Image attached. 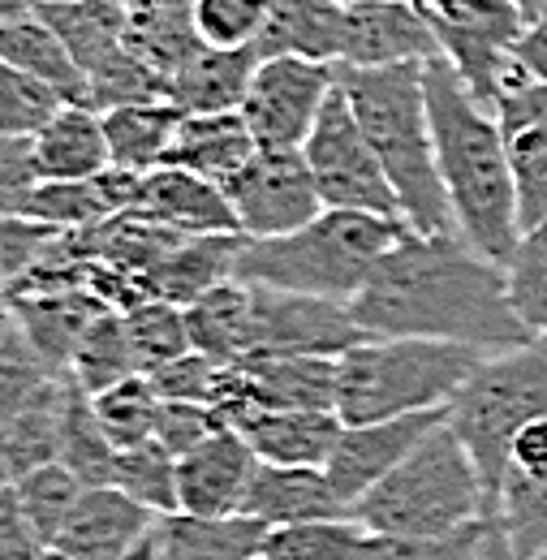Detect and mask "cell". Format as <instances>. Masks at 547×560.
Here are the masks:
<instances>
[{"label":"cell","mask_w":547,"mask_h":560,"mask_svg":"<svg viewBox=\"0 0 547 560\" xmlns=\"http://www.w3.org/2000/svg\"><path fill=\"white\" fill-rule=\"evenodd\" d=\"M229 375H233V366H224V362H216V358H207V353L190 350V353H182V358H173V362H164V366H155L147 380H151V388H155L164 401L216 406L220 393H224V384H229Z\"/></svg>","instance_id":"cell-46"},{"label":"cell","mask_w":547,"mask_h":560,"mask_svg":"<svg viewBox=\"0 0 547 560\" xmlns=\"http://www.w3.org/2000/svg\"><path fill=\"white\" fill-rule=\"evenodd\" d=\"M35 160H39L44 182H86L113 168L104 113L91 104H66L35 135Z\"/></svg>","instance_id":"cell-26"},{"label":"cell","mask_w":547,"mask_h":560,"mask_svg":"<svg viewBox=\"0 0 547 560\" xmlns=\"http://www.w3.org/2000/svg\"><path fill=\"white\" fill-rule=\"evenodd\" d=\"M44 560H69V557H66V552H57V548H53V552H48Z\"/></svg>","instance_id":"cell-58"},{"label":"cell","mask_w":547,"mask_h":560,"mask_svg":"<svg viewBox=\"0 0 547 560\" xmlns=\"http://www.w3.org/2000/svg\"><path fill=\"white\" fill-rule=\"evenodd\" d=\"M509 470H526V475H547V419L531 422L517 440H513V457Z\"/></svg>","instance_id":"cell-52"},{"label":"cell","mask_w":547,"mask_h":560,"mask_svg":"<svg viewBox=\"0 0 547 560\" xmlns=\"http://www.w3.org/2000/svg\"><path fill=\"white\" fill-rule=\"evenodd\" d=\"M39 4H53V0H0V18H18V13H35ZM130 4V0H121Z\"/></svg>","instance_id":"cell-55"},{"label":"cell","mask_w":547,"mask_h":560,"mask_svg":"<svg viewBox=\"0 0 547 560\" xmlns=\"http://www.w3.org/2000/svg\"><path fill=\"white\" fill-rule=\"evenodd\" d=\"M341 4H375V0H341Z\"/></svg>","instance_id":"cell-59"},{"label":"cell","mask_w":547,"mask_h":560,"mask_svg":"<svg viewBox=\"0 0 547 560\" xmlns=\"http://www.w3.org/2000/svg\"><path fill=\"white\" fill-rule=\"evenodd\" d=\"M4 488L13 491V500H18V509H22V517H26V526L53 548L57 544V535L66 530L69 513H73V504H78V495L86 491V483L69 470L66 462H48V466H35V470H26L22 479H9Z\"/></svg>","instance_id":"cell-37"},{"label":"cell","mask_w":547,"mask_h":560,"mask_svg":"<svg viewBox=\"0 0 547 560\" xmlns=\"http://www.w3.org/2000/svg\"><path fill=\"white\" fill-rule=\"evenodd\" d=\"M547 419V341H531L517 350L487 353L479 371L449 406V427L466 444L487 488V513L496 517L500 483L509 475L513 440Z\"/></svg>","instance_id":"cell-7"},{"label":"cell","mask_w":547,"mask_h":560,"mask_svg":"<svg viewBox=\"0 0 547 560\" xmlns=\"http://www.w3.org/2000/svg\"><path fill=\"white\" fill-rule=\"evenodd\" d=\"M337 66L333 61H306V57H264L255 82L246 91L242 117L259 147L302 151L324 104L337 91Z\"/></svg>","instance_id":"cell-10"},{"label":"cell","mask_w":547,"mask_h":560,"mask_svg":"<svg viewBox=\"0 0 547 560\" xmlns=\"http://www.w3.org/2000/svg\"><path fill=\"white\" fill-rule=\"evenodd\" d=\"M487 526H475L453 539H380L371 560H479V544Z\"/></svg>","instance_id":"cell-50"},{"label":"cell","mask_w":547,"mask_h":560,"mask_svg":"<svg viewBox=\"0 0 547 560\" xmlns=\"http://www.w3.org/2000/svg\"><path fill=\"white\" fill-rule=\"evenodd\" d=\"M479 560H535V557H522V552L509 544V535L500 530V522L491 517V522H487V530H482Z\"/></svg>","instance_id":"cell-54"},{"label":"cell","mask_w":547,"mask_h":560,"mask_svg":"<svg viewBox=\"0 0 547 560\" xmlns=\"http://www.w3.org/2000/svg\"><path fill=\"white\" fill-rule=\"evenodd\" d=\"M255 151H259V142H255L242 113H203V117L182 121L177 142L168 151V164L190 168L207 182L224 186L233 173H242L251 164Z\"/></svg>","instance_id":"cell-30"},{"label":"cell","mask_w":547,"mask_h":560,"mask_svg":"<svg viewBox=\"0 0 547 560\" xmlns=\"http://www.w3.org/2000/svg\"><path fill=\"white\" fill-rule=\"evenodd\" d=\"M504 272H509L513 306H517L522 324L531 328V337L547 341V220L522 233Z\"/></svg>","instance_id":"cell-44"},{"label":"cell","mask_w":547,"mask_h":560,"mask_svg":"<svg viewBox=\"0 0 547 560\" xmlns=\"http://www.w3.org/2000/svg\"><path fill=\"white\" fill-rule=\"evenodd\" d=\"M190 346L224 366L246 362L255 350V289L246 280H224L220 289L203 293L186 306Z\"/></svg>","instance_id":"cell-31"},{"label":"cell","mask_w":547,"mask_h":560,"mask_svg":"<svg viewBox=\"0 0 547 560\" xmlns=\"http://www.w3.org/2000/svg\"><path fill=\"white\" fill-rule=\"evenodd\" d=\"M108 306L86 293V289H66V293H31V298H9V319L22 328L31 350L39 353L48 366L69 371L78 341L86 328L104 315Z\"/></svg>","instance_id":"cell-23"},{"label":"cell","mask_w":547,"mask_h":560,"mask_svg":"<svg viewBox=\"0 0 547 560\" xmlns=\"http://www.w3.org/2000/svg\"><path fill=\"white\" fill-rule=\"evenodd\" d=\"M410 233L406 220L371 211L324 208L311 224L280 237H246L237 280L289 293H315L353 302L380 259Z\"/></svg>","instance_id":"cell-4"},{"label":"cell","mask_w":547,"mask_h":560,"mask_svg":"<svg viewBox=\"0 0 547 560\" xmlns=\"http://www.w3.org/2000/svg\"><path fill=\"white\" fill-rule=\"evenodd\" d=\"M130 211L160 220L168 229H182V233H242L224 186L207 182L190 168H177V164H160V168L142 173V186H138Z\"/></svg>","instance_id":"cell-19"},{"label":"cell","mask_w":547,"mask_h":560,"mask_svg":"<svg viewBox=\"0 0 547 560\" xmlns=\"http://www.w3.org/2000/svg\"><path fill=\"white\" fill-rule=\"evenodd\" d=\"M375 530L353 517H324L302 526H276L264 544V560H371L380 552Z\"/></svg>","instance_id":"cell-35"},{"label":"cell","mask_w":547,"mask_h":560,"mask_svg":"<svg viewBox=\"0 0 547 560\" xmlns=\"http://www.w3.org/2000/svg\"><path fill=\"white\" fill-rule=\"evenodd\" d=\"M440 39V57L453 61L475 100L496 113V104L535 82L517 57L526 35V13L513 0H414Z\"/></svg>","instance_id":"cell-8"},{"label":"cell","mask_w":547,"mask_h":560,"mask_svg":"<svg viewBox=\"0 0 547 560\" xmlns=\"http://www.w3.org/2000/svg\"><path fill=\"white\" fill-rule=\"evenodd\" d=\"M224 195L233 203L237 229L246 237H280L302 224H311L324 199L315 186V173L302 151H280V147H259L242 173L224 182Z\"/></svg>","instance_id":"cell-11"},{"label":"cell","mask_w":547,"mask_h":560,"mask_svg":"<svg viewBox=\"0 0 547 560\" xmlns=\"http://www.w3.org/2000/svg\"><path fill=\"white\" fill-rule=\"evenodd\" d=\"M366 337H422L504 353L531 346L509 272L462 233H406L349 302Z\"/></svg>","instance_id":"cell-1"},{"label":"cell","mask_w":547,"mask_h":560,"mask_svg":"<svg viewBox=\"0 0 547 560\" xmlns=\"http://www.w3.org/2000/svg\"><path fill=\"white\" fill-rule=\"evenodd\" d=\"M427 104L453 224L479 255L504 268L526 229L500 121L487 104L475 100V91L462 82L449 57L427 61Z\"/></svg>","instance_id":"cell-2"},{"label":"cell","mask_w":547,"mask_h":560,"mask_svg":"<svg viewBox=\"0 0 547 560\" xmlns=\"http://www.w3.org/2000/svg\"><path fill=\"white\" fill-rule=\"evenodd\" d=\"M341 73V70H337ZM311 173H315V186H319V199L324 208H349V211H371V215H388V220H406L401 199L375 155V147L366 139L353 104L345 100L341 78H337V91L333 100L324 104L311 139L302 147Z\"/></svg>","instance_id":"cell-9"},{"label":"cell","mask_w":547,"mask_h":560,"mask_svg":"<svg viewBox=\"0 0 547 560\" xmlns=\"http://www.w3.org/2000/svg\"><path fill=\"white\" fill-rule=\"evenodd\" d=\"M440 57V39L414 0H375V4H345L341 61L353 70H384L414 66Z\"/></svg>","instance_id":"cell-14"},{"label":"cell","mask_w":547,"mask_h":560,"mask_svg":"<svg viewBox=\"0 0 547 560\" xmlns=\"http://www.w3.org/2000/svg\"><path fill=\"white\" fill-rule=\"evenodd\" d=\"M0 66L26 70L44 78L48 86H57L69 104H91V82L78 70V61L69 57L61 35L39 18V13H18V18H0Z\"/></svg>","instance_id":"cell-29"},{"label":"cell","mask_w":547,"mask_h":560,"mask_svg":"<svg viewBox=\"0 0 547 560\" xmlns=\"http://www.w3.org/2000/svg\"><path fill=\"white\" fill-rule=\"evenodd\" d=\"M517 57H522V66L531 70V78L547 82V13L526 26V35H522V44H517Z\"/></svg>","instance_id":"cell-53"},{"label":"cell","mask_w":547,"mask_h":560,"mask_svg":"<svg viewBox=\"0 0 547 560\" xmlns=\"http://www.w3.org/2000/svg\"><path fill=\"white\" fill-rule=\"evenodd\" d=\"M242 250H246V233H190L164 264H155L142 277V293L164 298L173 306H195L224 280H237Z\"/></svg>","instance_id":"cell-21"},{"label":"cell","mask_w":547,"mask_h":560,"mask_svg":"<svg viewBox=\"0 0 547 560\" xmlns=\"http://www.w3.org/2000/svg\"><path fill=\"white\" fill-rule=\"evenodd\" d=\"M242 513L268 522L272 530L324 522V517H349V509L324 466H276V462H259Z\"/></svg>","instance_id":"cell-20"},{"label":"cell","mask_w":547,"mask_h":560,"mask_svg":"<svg viewBox=\"0 0 547 560\" xmlns=\"http://www.w3.org/2000/svg\"><path fill=\"white\" fill-rule=\"evenodd\" d=\"M259 470V453L242 431H216L207 444L177 462V513L195 517H233L246 504L251 479Z\"/></svg>","instance_id":"cell-16"},{"label":"cell","mask_w":547,"mask_h":560,"mask_svg":"<svg viewBox=\"0 0 547 560\" xmlns=\"http://www.w3.org/2000/svg\"><path fill=\"white\" fill-rule=\"evenodd\" d=\"M113 488L130 491L135 500H142L147 509H155L160 517L182 509V500H177V457L160 440H147L138 448H121L117 453Z\"/></svg>","instance_id":"cell-43"},{"label":"cell","mask_w":547,"mask_h":560,"mask_svg":"<svg viewBox=\"0 0 547 560\" xmlns=\"http://www.w3.org/2000/svg\"><path fill=\"white\" fill-rule=\"evenodd\" d=\"M272 526L246 513L233 517H195L164 513L155 522V557L160 560H259Z\"/></svg>","instance_id":"cell-22"},{"label":"cell","mask_w":547,"mask_h":560,"mask_svg":"<svg viewBox=\"0 0 547 560\" xmlns=\"http://www.w3.org/2000/svg\"><path fill=\"white\" fill-rule=\"evenodd\" d=\"M496 121L509 147L522 229L547 220V82H526L496 104Z\"/></svg>","instance_id":"cell-18"},{"label":"cell","mask_w":547,"mask_h":560,"mask_svg":"<svg viewBox=\"0 0 547 560\" xmlns=\"http://www.w3.org/2000/svg\"><path fill=\"white\" fill-rule=\"evenodd\" d=\"M48 552L53 548L26 526L13 491L4 488V495H0V560H44Z\"/></svg>","instance_id":"cell-51"},{"label":"cell","mask_w":547,"mask_h":560,"mask_svg":"<svg viewBox=\"0 0 547 560\" xmlns=\"http://www.w3.org/2000/svg\"><path fill=\"white\" fill-rule=\"evenodd\" d=\"M186 113L173 100H147V104H121L104 113V135L117 168L151 173L168 164V151L177 142Z\"/></svg>","instance_id":"cell-33"},{"label":"cell","mask_w":547,"mask_h":560,"mask_svg":"<svg viewBox=\"0 0 547 560\" xmlns=\"http://www.w3.org/2000/svg\"><path fill=\"white\" fill-rule=\"evenodd\" d=\"M130 48L168 82L199 48L195 0H130Z\"/></svg>","instance_id":"cell-34"},{"label":"cell","mask_w":547,"mask_h":560,"mask_svg":"<svg viewBox=\"0 0 547 560\" xmlns=\"http://www.w3.org/2000/svg\"><path fill=\"white\" fill-rule=\"evenodd\" d=\"M61 462H66L86 488H113V475H117V444L104 435L100 415H95V401H91L86 388H78V397H73Z\"/></svg>","instance_id":"cell-41"},{"label":"cell","mask_w":547,"mask_h":560,"mask_svg":"<svg viewBox=\"0 0 547 560\" xmlns=\"http://www.w3.org/2000/svg\"><path fill=\"white\" fill-rule=\"evenodd\" d=\"M522 13H526V22H535V18H544L547 13V0H513Z\"/></svg>","instance_id":"cell-56"},{"label":"cell","mask_w":547,"mask_h":560,"mask_svg":"<svg viewBox=\"0 0 547 560\" xmlns=\"http://www.w3.org/2000/svg\"><path fill=\"white\" fill-rule=\"evenodd\" d=\"M126 328L135 341L138 366L142 375H151L155 366L190 353V324H186V306H173L164 298H142L135 311H126Z\"/></svg>","instance_id":"cell-40"},{"label":"cell","mask_w":547,"mask_h":560,"mask_svg":"<svg viewBox=\"0 0 547 560\" xmlns=\"http://www.w3.org/2000/svg\"><path fill=\"white\" fill-rule=\"evenodd\" d=\"M544 560H547V557H544Z\"/></svg>","instance_id":"cell-61"},{"label":"cell","mask_w":547,"mask_h":560,"mask_svg":"<svg viewBox=\"0 0 547 560\" xmlns=\"http://www.w3.org/2000/svg\"><path fill=\"white\" fill-rule=\"evenodd\" d=\"M69 100L44 78L0 66V139H35Z\"/></svg>","instance_id":"cell-42"},{"label":"cell","mask_w":547,"mask_h":560,"mask_svg":"<svg viewBox=\"0 0 547 560\" xmlns=\"http://www.w3.org/2000/svg\"><path fill=\"white\" fill-rule=\"evenodd\" d=\"M259 560H264V557H259Z\"/></svg>","instance_id":"cell-60"},{"label":"cell","mask_w":547,"mask_h":560,"mask_svg":"<svg viewBox=\"0 0 547 560\" xmlns=\"http://www.w3.org/2000/svg\"><path fill=\"white\" fill-rule=\"evenodd\" d=\"M345 4L341 0H272L268 31L259 39L264 57L341 61Z\"/></svg>","instance_id":"cell-32"},{"label":"cell","mask_w":547,"mask_h":560,"mask_svg":"<svg viewBox=\"0 0 547 560\" xmlns=\"http://www.w3.org/2000/svg\"><path fill=\"white\" fill-rule=\"evenodd\" d=\"M345 422L337 410H268L242 435L259 453V462L276 466H328L341 444Z\"/></svg>","instance_id":"cell-28"},{"label":"cell","mask_w":547,"mask_h":560,"mask_svg":"<svg viewBox=\"0 0 547 560\" xmlns=\"http://www.w3.org/2000/svg\"><path fill=\"white\" fill-rule=\"evenodd\" d=\"M69 371H73V380H78L91 397L117 388L121 380L142 375L135 341H130V328H126V315H121V311H104V315L86 328V337L78 341V353H73Z\"/></svg>","instance_id":"cell-36"},{"label":"cell","mask_w":547,"mask_h":560,"mask_svg":"<svg viewBox=\"0 0 547 560\" xmlns=\"http://www.w3.org/2000/svg\"><path fill=\"white\" fill-rule=\"evenodd\" d=\"M44 182L35 139H0V211H18V203Z\"/></svg>","instance_id":"cell-49"},{"label":"cell","mask_w":547,"mask_h":560,"mask_svg":"<svg viewBox=\"0 0 547 560\" xmlns=\"http://www.w3.org/2000/svg\"><path fill=\"white\" fill-rule=\"evenodd\" d=\"M69 48L78 70L91 73L104 70L113 57L130 48V4L121 0H53L35 9Z\"/></svg>","instance_id":"cell-25"},{"label":"cell","mask_w":547,"mask_h":560,"mask_svg":"<svg viewBox=\"0 0 547 560\" xmlns=\"http://www.w3.org/2000/svg\"><path fill=\"white\" fill-rule=\"evenodd\" d=\"M264 52L255 48H199L168 82V100L186 117L203 113H242Z\"/></svg>","instance_id":"cell-24"},{"label":"cell","mask_w":547,"mask_h":560,"mask_svg":"<svg viewBox=\"0 0 547 560\" xmlns=\"http://www.w3.org/2000/svg\"><path fill=\"white\" fill-rule=\"evenodd\" d=\"M78 380L73 371H53L22 406H13L9 415H0L4 431H0V457H4V483L22 479L35 466L61 462L66 448V422L78 397Z\"/></svg>","instance_id":"cell-17"},{"label":"cell","mask_w":547,"mask_h":560,"mask_svg":"<svg viewBox=\"0 0 547 560\" xmlns=\"http://www.w3.org/2000/svg\"><path fill=\"white\" fill-rule=\"evenodd\" d=\"M337 70H341L345 100L353 104L401 199L406 224L414 233H457L444 182H440V160H435L427 61L384 66V70H353V66H337Z\"/></svg>","instance_id":"cell-3"},{"label":"cell","mask_w":547,"mask_h":560,"mask_svg":"<svg viewBox=\"0 0 547 560\" xmlns=\"http://www.w3.org/2000/svg\"><path fill=\"white\" fill-rule=\"evenodd\" d=\"M151 535H155V530H151ZM126 560H160V557H155V544L147 539V544H142L138 552H130V557H126Z\"/></svg>","instance_id":"cell-57"},{"label":"cell","mask_w":547,"mask_h":560,"mask_svg":"<svg viewBox=\"0 0 547 560\" xmlns=\"http://www.w3.org/2000/svg\"><path fill=\"white\" fill-rule=\"evenodd\" d=\"M349 517L384 539H453L491 522L479 466L449 422H440L380 488L366 491Z\"/></svg>","instance_id":"cell-5"},{"label":"cell","mask_w":547,"mask_h":560,"mask_svg":"<svg viewBox=\"0 0 547 560\" xmlns=\"http://www.w3.org/2000/svg\"><path fill=\"white\" fill-rule=\"evenodd\" d=\"M268 410H337L341 366L311 353H259L242 362Z\"/></svg>","instance_id":"cell-27"},{"label":"cell","mask_w":547,"mask_h":560,"mask_svg":"<svg viewBox=\"0 0 547 560\" xmlns=\"http://www.w3.org/2000/svg\"><path fill=\"white\" fill-rule=\"evenodd\" d=\"M272 0H195L199 39L207 48H255L268 31Z\"/></svg>","instance_id":"cell-45"},{"label":"cell","mask_w":547,"mask_h":560,"mask_svg":"<svg viewBox=\"0 0 547 560\" xmlns=\"http://www.w3.org/2000/svg\"><path fill=\"white\" fill-rule=\"evenodd\" d=\"M66 233L69 229L31 220V215H4V224H0V268H4V284L26 277L44 255H53Z\"/></svg>","instance_id":"cell-47"},{"label":"cell","mask_w":547,"mask_h":560,"mask_svg":"<svg viewBox=\"0 0 547 560\" xmlns=\"http://www.w3.org/2000/svg\"><path fill=\"white\" fill-rule=\"evenodd\" d=\"M255 289V350L259 353H311V358H341L353 346L371 341L353 319V306L337 298L289 293V289Z\"/></svg>","instance_id":"cell-12"},{"label":"cell","mask_w":547,"mask_h":560,"mask_svg":"<svg viewBox=\"0 0 547 560\" xmlns=\"http://www.w3.org/2000/svg\"><path fill=\"white\" fill-rule=\"evenodd\" d=\"M487 353L422 337H371L337 358L345 427L384 422L422 410H449Z\"/></svg>","instance_id":"cell-6"},{"label":"cell","mask_w":547,"mask_h":560,"mask_svg":"<svg viewBox=\"0 0 547 560\" xmlns=\"http://www.w3.org/2000/svg\"><path fill=\"white\" fill-rule=\"evenodd\" d=\"M496 522L522 557H547V475L509 470L496 500Z\"/></svg>","instance_id":"cell-38"},{"label":"cell","mask_w":547,"mask_h":560,"mask_svg":"<svg viewBox=\"0 0 547 560\" xmlns=\"http://www.w3.org/2000/svg\"><path fill=\"white\" fill-rule=\"evenodd\" d=\"M155 522L160 513L135 500L130 491L86 488L53 548L69 560H126L151 539Z\"/></svg>","instance_id":"cell-15"},{"label":"cell","mask_w":547,"mask_h":560,"mask_svg":"<svg viewBox=\"0 0 547 560\" xmlns=\"http://www.w3.org/2000/svg\"><path fill=\"white\" fill-rule=\"evenodd\" d=\"M216 431H224L211 406L199 401H164L160 406V422H155V440L182 462L186 453H195L199 444H207Z\"/></svg>","instance_id":"cell-48"},{"label":"cell","mask_w":547,"mask_h":560,"mask_svg":"<svg viewBox=\"0 0 547 560\" xmlns=\"http://www.w3.org/2000/svg\"><path fill=\"white\" fill-rule=\"evenodd\" d=\"M91 401H95V415H100L104 435L117 444V453L155 440V422H160L164 397L151 388L147 375L121 380L117 388H108V393H100V397H91Z\"/></svg>","instance_id":"cell-39"},{"label":"cell","mask_w":547,"mask_h":560,"mask_svg":"<svg viewBox=\"0 0 547 560\" xmlns=\"http://www.w3.org/2000/svg\"><path fill=\"white\" fill-rule=\"evenodd\" d=\"M440 422H449V410H422V415L345 427L333 462L324 466L337 495L345 500V509H353L371 488H380Z\"/></svg>","instance_id":"cell-13"}]
</instances>
